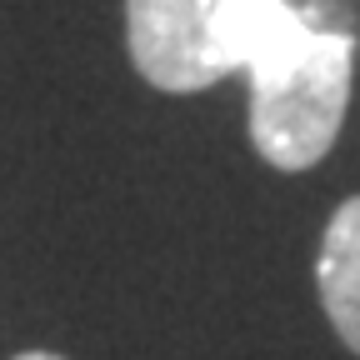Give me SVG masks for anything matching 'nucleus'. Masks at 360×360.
I'll return each mask as SVG.
<instances>
[{
	"instance_id": "1",
	"label": "nucleus",
	"mask_w": 360,
	"mask_h": 360,
	"mask_svg": "<svg viewBox=\"0 0 360 360\" xmlns=\"http://www.w3.org/2000/svg\"><path fill=\"white\" fill-rule=\"evenodd\" d=\"M250 141L276 170H305L335 146L345 105L355 40L305 20L290 0H276L250 56Z\"/></svg>"
},
{
	"instance_id": "2",
	"label": "nucleus",
	"mask_w": 360,
	"mask_h": 360,
	"mask_svg": "<svg viewBox=\"0 0 360 360\" xmlns=\"http://www.w3.org/2000/svg\"><path fill=\"white\" fill-rule=\"evenodd\" d=\"M276 0H125L130 60L155 90L191 96L236 75Z\"/></svg>"
},
{
	"instance_id": "3",
	"label": "nucleus",
	"mask_w": 360,
	"mask_h": 360,
	"mask_svg": "<svg viewBox=\"0 0 360 360\" xmlns=\"http://www.w3.org/2000/svg\"><path fill=\"white\" fill-rule=\"evenodd\" d=\"M315 285L335 335L360 355V195H350L330 215L321 260H315Z\"/></svg>"
},
{
	"instance_id": "4",
	"label": "nucleus",
	"mask_w": 360,
	"mask_h": 360,
	"mask_svg": "<svg viewBox=\"0 0 360 360\" xmlns=\"http://www.w3.org/2000/svg\"><path fill=\"white\" fill-rule=\"evenodd\" d=\"M15 360H60V355H51V350H25V355H15Z\"/></svg>"
}]
</instances>
